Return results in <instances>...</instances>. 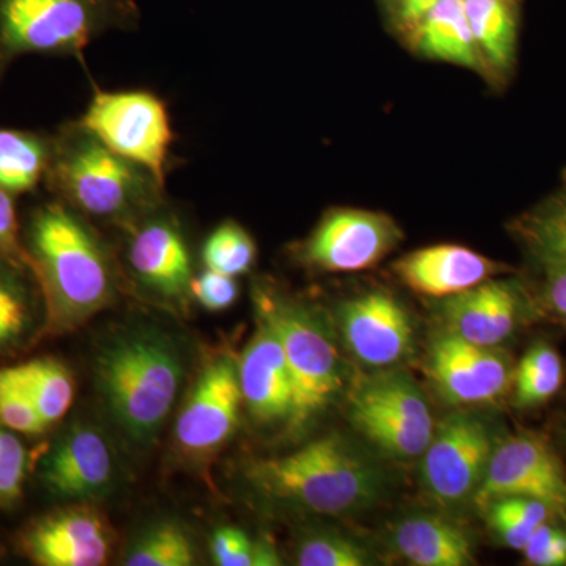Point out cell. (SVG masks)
Masks as SVG:
<instances>
[{"label":"cell","instance_id":"cell-19","mask_svg":"<svg viewBox=\"0 0 566 566\" xmlns=\"http://www.w3.org/2000/svg\"><path fill=\"white\" fill-rule=\"evenodd\" d=\"M520 294L509 282L485 281L447 297L442 315L449 333L480 346L502 344L520 316Z\"/></svg>","mask_w":566,"mask_h":566},{"label":"cell","instance_id":"cell-1","mask_svg":"<svg viewBox=\"0 0 566 566\" xmlns=\"http://www.w3.org/2000/svg\"><path fill=\"white\" fill-rule=\"evenodd\" d=\"M25 260L43 294L46 333L66 334L112 304L117 271L87 219L52 197L21 230Z\"/></svg>","mask_w":566,"mask_h":566},{"label":"cell","instance_id":"cell-8","mask_svg":"<svg viewBox=\"0 0 566 566\" xmlns=\"http://www.w3.org/2000/svg\"><path fill=\"white\" fill-rule=\"evenodd\" d=\"M349 417L365 438L395 458L422 457L434 433L430 406L403 371L364 379L349 397Z\"/></svg>","mask_w":566,"mask_h":566},{"label":"cell","instance_id":"cell-29","mask_svg":"<svg viewBox=\"0 0 566 566\" xmlns=\"http://www.w3.org/2000/svg\"><path fill=\"white\" fill-rule=\"evenodd\" d=\"M193 560L191 538L175 523H161L145 532L126 556L129 566H191Z\"/></svg>","mask_w":566,"mask_h":566},{"label":"cell","instance_id":"cell-5","mask_svg":"<svg viewBox=\"0 0 566 566\" xmlns=\"http://www.w3.org/2000/svg\"><path fill=\"white\" fill-rule=\"evenodd\" d=\"M136 0H0V85L25 55L84 62L93 40L139 25Z\"/></svg>","mask_w":566,"mask_h":566},{"label":"cell","instance_id":"cell-15","mask_svg":"<svg viewBox=\"0 0 566 566\" xmlns=\"http://www.w3.org/2000/svg\"><path fill=\"white\" fill-rule=\"evenodd\" d=\"M428 365L436 386L457 405L493 401L512 379L509 359L494 346L471 344L449 331L434 338Z\"/></svg>","mask_w":566,"mask_h":566},{"label":"cell","instance_id":"cell-23","mask_svg":"<svg viewBox=\"0 0 566 566\" xmlns=\"http://www.w3.org/2000/svg\"><path fill=\"white\" fill-rule=\"evenodd\" d=\"M52 134L0 128V188L13 197L35 192L46 180Z\"/></svg>","mask_w":566,"mask_h":566},{"label":"cell","instance_id":"cell-4","mask_svg":"<svg viewBox=\"0 0 566 566\" xmlns=\"http://www.w3.org/2000/svg\"><path fill=\"white\" fill-rule=\"evenodd\" d=\"M245 476L260 493L318 515L359 512L381 495L382 474L338 436L277 458L252 461Z\"/></svg>","mask_w":566,"mask_h":566},{"label":"cell","instance_id":"cell-7","mask_svg":"<svg viewBox=\"0 0 566 566\" xmlns=\"http://www.w3.org/2000/svg\"><path fill=\"white\" fill-rule=\"evenodd\" d=\"M80 125L107 148L166 182L172 123L166 103L147 91L96 88Z\"/></svg>","mask_w":566,"mask_h":566},{"label":"cell","instance_id":"cell-18","mask_svg":"<svg viewBox=\"0 0 566 566\" xmlns=\"http://www.w3.org/2000/svg\"><path fill=\"white\" fill-rule=\"evenodd\" d=\"M243 405L260 423L290 420L293 382L281 338L260 316L259 327L238 360Z\"/></svg>","mask_w":566,"mask_h":566},{"label":"cell","instance_id":"cell-26","mask_svg":"<svg viewBox=\"0 0 566 566\" xmlns=\"http://www.w3.org/2000/svg\"><path fill=\"white\" fill-rule=\"evenodd\" d=\"M476 46L497 69H509L516 48V20L509 0H464Z\"/></svg>","mask_w":566,"mask_h":566},{"label":"cell","instance_id":"cell-25","mask_svg":"<svg viewBox=\"0 0 566 566\" xmlns=\"http://www.w3.org/2000/svg\"><path fill=\"white\" fill-rule=\"evenodd\" d=\"M48 427L57 423L73 406L76 385L69 368L50 357L11 367Z\"/></svg>","mask_w":566,"mask_h":566},{"label":"cell","instance_id":"cell-35","mask_svg":"<svg viewBox=\"0 0 566 566\" xmlns=\"http://www.w3.org/2000/svg\"><path fill=\"white\" fill-rule=\"evenodd\" d=\"M28 450L18 433L0 424V506L17 505L28 475Z\"/></svg>","mask_w":566,"mask_h":566},{"label":"cell","instance_id":"cell-36","mask_svg":"<svg viewBox=\"0 0 566 566\" xmlns=\"http://www.w3.org/2000/svg\"><path fill=\"white\" fill-rule=\"evenodd\" d=\"M238 293L240 289L232 275L208 270V268L202 274L193 275L191 296L207 311L221 312L232 307Z\"/></svg>","mask_w":566,"mask_h":566},{"label":"cell","instance_id":"cell-6","mask_svg":"<svg viewBox=\"0 0 566 566\" xmlns=\"http://www.w3.org/2000/svg\"><path fill=\"white\" fill-rule=\"evenodd\" d=\"M256 311L281 338L293 382L290 428L303 430L326 411L345 382L344 367L333 334L322 319L275 294L259 290Z\"/></svg>","mask_w":566,"mask_h":566},{"label":"cell","instance_id":"cell-30","mask_svg":"<svg viewBox=\"0 0 566 566\" xmlns=\"http://www.w3.org/2000/svg\"><path fill=\"white\" fill-rule=\"evenodd\" d=\"M205 268L232 275L245 274L256 259V248L251 234L240 223L227 221L212 230L202 249Z\"/></svg>","mask_w":566,"mask_h":566},{"label":"cell","instance_id":"cell-13","mask_svg":"<svg viewBox=\"0 0 566 566\" xmlns=\"http://www.w3.org/2000/svg\"><path fill=\"white\" fill-rule=\"evenodd\" d=\"M392 219L379 212L335 210L305 241L303 256L316 270L356 273L381 262L400 241Z\"/></svg>","mask_w":566,"mask_h":566},{"label":"cell","instance_id":"cell-28","mask_svg":"<svg viewBox=\"0 0 566 566\" xmlns=\"http://www.w3.org/2000/svg\"><path fill=\"white\" fill-rule=\"evenodd\" d=\"M491 528L512 549L523 551L536 528L549 520L551 509L536 499L502 497L485 506Z\"/></svg>","mask_w":566,"mask_h":566},{"label":"cell","instance_id":"cell-14","mask_svg":"<svg viewBox=\"0 0 566 566\" xmlns=\"http://www.w3.org/2000/svg\"><path fill=\"white\" fill-rule=\"evenodd\" d=\"M41 485L55 499L85 502L109 493L115 460L102 431L76 423L41 458Z\"/></svg>","mask_w":566,"mask_h":566},{"label":"cell","instance_id":"cell-39","mask_svg":"<svg viewBox=\"0 0 566 566\" xmlns=\"http://www.w3.org/2000/svg\"><path fill=\"white\" fill-rule=\"evenodd\" d=\"M547 297L554 311L566 318V263L549 264Z\"/></svg>","mask_w":566,"mask_h":566},{"label":"cell","instance_id":"cell-17","mask_svg":"<svg viewBox=\"0 0 566 566\" xmlns=\"http://www.w3.org/2000/svg\"><path fill=\"white\" fill-rule=\"evenodd\" d=\"M340 327L349 352L368 367H389L411 352V318L385 292L360 294L342 305Z\"/></svg>","mask_w":566,"mask_h":566},{"label":"cell","instance_id":"cell-16","mask_svg":"<svg viewBox=\"0 0 566 566\" xmlns=\"http://www.w3.org/2000/svg\"><path fill=\"white\" fill-rule=\"evenodd\" d=\"M111 528L85 505L40 517L22 535V549L40 566H99L109 558Z\"/></svg>","mask_w":566,"mask_h":566},{"label":"cell","instance_id":"cell-2","mask_svg":"<svg viewBox=\"0 0 566 566\" xmlns=\"http://www.w3.org/2000/svg\"><path fill=\"white\" fill-rule=\"evenodd\" d=\"M44 188L85 219L125 229L164 202L161 182L112 151L80 122L52 134Z\"/></svg>","mask_w":566,"mask_h":566},{"label":"cell","instance_id":"cell-32","mask_svg":"<svg viewBox=\"0 0 566 566\" xmlns=\"http://www.w3.org/2000/svg\"><path fill=\"white\" fill-rule=\"evenodd\" d=\"M211 557L219 566L281 565L277 553L268 543H255L237 527H221L212 534Z\"/></svg>","mask_w":566,"mask_h":566},{"label":"cell","instance_id":"cell-20","mask_svg":"<svg viewBox=\"0 0 566 566\" xmlns=\"http://www.w3.org/2000/svg\"><path fill=\"white\" fill-rule=\"evenodd\" d=\"M394 270L412 292L431 297L455 296L495 273L494 263L486 256L455 244L408 253L395 263Z\"/></svg>","mask_w":566,"mask_h":566},{"label":"cell","instance_id":"cell-38","mask_svg":"<svg viewBox=\"0 0 566 566\" xmlns=\"http://www.w3.org/2000/svg\"><path fill=\"white\" fill-rule=\"evenodd\" d=\"M0 260L25 263L21 241V226L17 212V197L0 188Z\"/></svg>","mask_w":566,"mask_h":566},{"label":"cell","instance_id":"cell-37","mask_svg":"<svg viewBox=\"0 0 566 566\" xmlns=\"http://www.w3.org/2000/svg\"><path fill=\"white\" fill-rule=\"evenodd\" d=\"M523 553L531 565H566V532L545 523L536 528Z\"/></svg>","mask_w":566,"mask_h":566},{"label":"cell","instance_id":"cell-3","mask_svg":"<svg viewBox=\"0 0 566 566\" xmlns=\"http://www.w3.org/2000/svg\"><path fill=\"white\" fill-rule=\"evenodd\" d=\"M96 385L118 427L150 442L172 411L182 360L172 338L151 327L112 335L95 359Z\"/></svg>","mask_w":566,"mask_h":566},{"label":"cell","instance_id":"cell-31","mask_svg":"<svg viewBox=\"0 0 566 566\" xmlns=\"http://www.w3.org/2000/svg\"><path fill=\"white\" fill-rule=\"evenodd\" d=\"M0 424L29 436L44 433L50 428L11 367L0 368Z\"/></svg>","mask_w":566,"mask_h":566},{"label":"cell","instance_id":"cell-22","mask_svg":"<svg viewBox=\"0 0 566 566\" xmlns=\"http://www.w3.org/2000/svg\"><path fill=\"white\" fill-rule=\"evenodd\" d=\"M398 553L417 566H465L474 562L468 536L455 524L434 515L400 521L394 532Z\"/></svg>","mask_w":566,"mask_h":566},{"label":"cell","instance_id":"cell-21","mask_svg":"<svg viewBox=\"0 0 566 566\" xmlns=\"http://www.w3.org/2000/svg\"><path fill=\"white\" fill-rule=\"evenodd\" d=\"M44 333L46 307L31 268L0 260V356L20 352Z\"/></svg>","mask_w":566,"mask_h":566},{"label":"cell","instance_id":"cell-11","mask_svg":"<svg viewBox=\"0 0 566 566\" xmlns=\"http://www.w3.org/2000/svg\"><path fill=\"white\" fill-rule=\"evenodd\" d=\"M502 497L536 499L551 510L566 512L564 468L542 439L523 434L494 447L474 501L485 509Z\"/></svg>","mask_w":566,"mask_h":566},{"label":"cell","instance_id":"cell-24","mask_svg":"<svg viewBox=\"0 0 566 566\" xmlns=\"http://www.w3.org/2000/svg\"><path fill=\"white\" fill-rule=\"evenodd\" d=\"M419 48L428 57L476 66V43L465 17L464 0H439L420 21Z\"/></svg>","mask_w":566,"mask_h":566},{"label":"cell","instance_id":"cell-10","mask_svg":"<svg viewBox=\"0 0 566 566\" xmlns=\"http://www.w3.org/2000/svg\"><path fill=\"white\" fill-rule=\"evenodd\" d=\"M493 452V436L480 417L463 412L447 417L434 428L422 455L424 490L446 506L474 497Z\"/></svg>","mask_w":566,"mask_h":566},{"label":"cell","instance_id":"cell-34","mask_svg":"<svg viewBox=\"0 0 566 566\" xmlns=\"http://www.w3.org/2000/svg\"><path fill=\"white\" fill-rule=\"evenodd\" d=\"M301 566H364L370 564L363 547L345 536L312 534L303 539L296 553Z\"/></svg>","mask_w":566,"mask_h":566},{"label":"cell","instance_id":"cell-27","mask_svg":"<svg viewBox=\"0 0 566 566\" xmlns=\"http://www.w3.org/2000/svg\"><path fill=\"white\" fill-rule=\"evenodd\" d=\"M564 368L558 354L549 345L532 346L516 370V403L521 408H534L546 403L560 389Z\"/></svg>","mask_w":566,"mask_h":566},{"label":"cell","instance_id":"cell-9","mask_svg":"<svg viewBox=\"0 0 566 566\" xmlns=\"http://www.w3.org/2000/svg\"><path fill=\"white\" fill-rule=\"evenodd\" d=\"M243 406L238 360L226 353L212 354L193 381L175 428L186 457H212L232 438Z\"/></svg>","mask_w":566,"mask_h":566},{"label":"cell","instance_id":"cell-12","mask_svg":"<svg viewBox=\"0 0 566 566\" xmlns=\"http://www.w3.org/2000/svg\"><path fill=\"white\" fill-rule=\"evenodd\" d=\"M164 202L126 227L129 270L147 292L170 303L191 296L192 256L180 223Z\"/></svg>","mask_w":566,"mask_h":566},{"label":"cell","instance_id":"cell-33","mask_svg":"<svg viewBox=\"0 0 566 566\" xmlns=\"http://www.w3.org/2000/svg\"><path fill=\"white\" fill-rule=\"evenodd\" d=\"M527 240L547 264L566 263V193L532 216Z\"/></svg>","mask_w":566,"mask_h":566},{"label":"cell","instance_id":"cell-40","mask_svg":"<svg viewBox=\"0 0 566 566\" xmlns=\"http://www.w3.org/2000/svg\"><path fill=\"white\" fill-rule=\"evenodd\" d=\"M439 0H403L401 3V18L406 22H415L422 21L424 14L428 13Z\"/></svg>","mask_w":566,"mask_h":566}]
</instances>
